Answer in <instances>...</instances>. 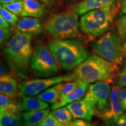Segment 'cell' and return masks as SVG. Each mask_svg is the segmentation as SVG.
<instances>
[{
	"label": "cell",
	"mask_w": 126,
	"mask_h": 126,
	"mask_svg": "<svg viewBox=\"0 0 126 126\" xmlns=\"http://www.w3.org/2000/svg\"><path fill=\"white\" fill-rule=\"evenodd\" d=\"M79 29L78 14L72 11L53 15L46 25L47 32L59 39L74 38L78 35Z\"/></svg>",
	"instance_id": "5"
},
{
	"label": "cell",
	"mask_w": 126,
	"mask_h": 126,
	"mask_svg": "<svg viewBox=\"0 0 126 126\" xmlns=\"http://www.w3.org/2000/svg\"><path fill=\"white\" fill-rule=\"evenodd\" d=\"M16 29L18 31L31 36H38L43 33L46 25L39 18L25 16L18 20Z\"/></svg>",
	"instance_id": "12"
},
{
	"label": "cell",
	"mask_w": 126,
	"mask_h": 126,
	"mask_svg": "<svg viewBox=\"0 0 126 126\" xmlns=\"http://www.w3.org/2000/svg\"><path fill=\"white\" fill-rule=\"evenodd\" d=\"M0 113H2L8 116H16L20 114V111L19 104H17L13 100L7 106L5 107L4 109L0 110Z\"/></svg>",
	"instance_id": "23"
},
{
	"label": "cell",
	"mask_w": 126,
	"mask_h": 126,
	"mask_svg": "<svg viewBox=\"0 0 126 126\" xmlns=\"http://www.w3.org/2000/svg\"><path fill=\"white\" fill-rule=\"evenodd\" d=\"M65 106L71 111L74 119H84L90 122L94 115V107L84 98L72 102Z\"/></svg>",
	"instance_id": "11"
},
{
	"label": "cell",
	"mask_w": 126,
	"mask_h": 126,
	"mask_svg": "<svg viewBox=\"0 0 126 126\" xmlns=\"http://www.w3.org/2000/svg\"><path fill=\"white\" fill-rule=\"evenodd\" d=\"M74 80L77 81L74 74L61 76L24 79L19 83V95L22 97L37 96L55 85Z\"/></svg>",
	"instance_id": "8"
},
{
	"label": "cell",
	"mask_w": 126,
	"mask_h": 126,
	"mask_svg": "<svg viewBox=\"0 0 126 126\" xmlns=\"http://www.w3.org/2000/svg\"><path fill=\"white\" fill-rule=\"evenodd\" d=\"M120 98L122 108L124 111H126V88H121L120 90Z\"/></svg>",
	"instance_id": "32"
},
{
	"label": "cell",
	"mask_w": 126,
	"mask_h": 126,
	"mask_svg": "<svg viewBox=\"0 0 126 126\" xmlns=\"http://www.w3.org/2000/svg\"><path fill=\"white\" fill-rule=\"evenodd\" d=\"M47 46L60 67L67 71L76 68L88 57L87 47L81 38L54 39Z\"/></svg>",
	"instance_id": "2"
},
{
	"label": "cell",
	"mask_w": 126,
	"mask_h": 126,
	"mask_svg": "<svg viewBox=\"0 0 126 126\" xmlns=\"http://www.w3.org/2000/svg\"><path fill=\"white\" fill-rule=\"evenodd\" d=\"M22 116L19 114L16 116H8L0 113V126H20L22 124Z\"/></svg>",
	"instance_id": "21"
},
{
	"label": "cell",
	"mask_w": 126,
	"mask_h": 126,
	"mask_svg": "<svg viewBox=\"0 0 126 126\" xmlns=\"http://www.w3.org/2000/svg\"><path fill=\"white\" fill-rule=\"evenodd\" d=\"M46 5L51 8H54L59 4V0H37Z\"/></svg>",
	"instance_id": "33"
},
{
	"label": "cell",
	"mask_w": 126,
	"mask_h": 126,
	"mask_svg": "<svg viewBox=\"0 0 126 126\" xmlns=\"http://www.w3.org/2000/svg\"><path fill=\"white\" fill-rule=\"evenodd\" d=\"M69 1H78V0H69Z\"/></svg>",
	"instance_id": "40"
},
{
	"label": "cell",
	"mask_w": 126,
	"mask_h": 126,
	"mask_svg": "<svg viewBox=\"0 0 126 126\" xmlns=\"http://www.w3.org/2000/svg\"><path fill=\"white\" fill-rule=\"evenodd\" d=\"M10 23L2 16L0 15V28H9Z\"/></svg>",
	"instance_id": "35"
},
{
	"label": "cell",
	"mask_w": 126,
	"mask_h": 126,
	"mask_svg": "<svg viewBox=\"0 0 126 126\" xmlns=\"http://www.w3.org/2000/svg\"><path fill=\"white\" fill-rule=\"evenodd\" d=\"M64 126H94V125L90 122L84 120V119H79L72 121L68 124H64Z\"/></svg>",
	"instance_id": "30"
},
{
	"label": "cell",
	"mask_w": 126,
	"mask_h": 126,
	"mask_svg": "<svg viewBox=\"0 0 126 126\" xmlns=\"http://www.w3.org/2000/svg\"><path fill=\"white\" fill-rule=\"evenodd\" d=\"M52 114L60 122L63 124H66L72 122V115L67 107H61L57 109L53 110L51 112Z\"/></svg>",
	"instance_id": "20"
},
{
	"label": "cell",
	"mask_w": 126,
	"mask_h": 126,
	"mask_svg": "<svg viewBox=\"0 0 126 126\" xmlns=\"http://www.w3.org/2000/svg\"><path fill=\"white\" fill-rule=\"evenodd\" d=\"M6 71H7V70L5 69V67L4 64L1 63V70H0V76H2V75L7 74H6Z\"/></svg>",
	"instance_id": "37"
},
{
	"label": "cell",
	"mask_w": 126,
	"mask_h": 126,
	"mask_svg": "<svg viewBox=\"0 0 126 126\" xmlns=\"http://www.w3.org/2000/svg\"><path fill=\"white\" fill-rule=\"evenodd\" d=\"M111 86L108 81H99L89 85L83 98L94 107V115L100 117L110 106Z\"/></svg>",
	"instance_id": "9"
},
{
	"label": "cell",
	"mask_w": 126,
	"mask_h": 126,
	"mask_svg": "<svg viewBox=\"0 0 126 126\" xmlns=\"http://www.w3.org/2000/svg\"><path fill=\"white\" fill-rule=\"evenodd\" d=\"M123 39L119 34L108 32L92 44V49L96 54L119 65L123 61L125 51Z\"/></svg>",
	"instance_id": "6"
},
{
	"label": "cell",
	"mask_w": 126,
	"mask_h": 126,
	"mask_svg": "<svg viewBox=\"0 0 126 126\" xmlns=\"http://www.w3.org/2000/svg\"><path fill=\"white\" fill-rule=\"evenodd\" d=\"M17 1H20V0H0V2H1V4H9V3H11Z\"/></svg>",
	"instance_id": "38"
},
{
	"label": "cell",
	"mask_w": 126,
	"mask_h": 126,
	"mask_svg": "<svg viewBox=\"0 0 126 126\" xmlns=\"http://www.w3.org/2000/svg\"><path fill=\"white\" fill-rule=\"evenodd\" d=\"M117 85L120 88H126V64L118 75Z\"/></svg>",
	"instance_id": "29"
},
{
	"label": "cell",
	"mask_w": 126,
	"mask_h": 126,
	"mask_svg": "<svg viewBox=\"0 0 126 126\" xmlns=\"http://www.w3.org/2000/svg\"><path fill=\"white\" fill-rule=\"evenodd\" d=\"M19 106L20 112L45 110L48 109L49 107L48 103L33 96L23 97L22 100L19 104Z\"/></svg>",
	"instance_id": "18"
},
{
	"label": "cell",
	"mask_w": 126,
	"mask_h": 126,
	"mask_svg": "<svg viewBox=\"0 0 126 126\" xmlns=\"http://www.w3.org/2000/svg\"><path fill=\"white\" fill-rule=\"evenodd\" d=\"M116 11V5L112 4L86 12L80 19V29L83 33L93 37L102 35L109 28Z\"/></svg>",
	"instance_id": "4"
},
{
	"label": "cell",
	"mask_w": 126,
	"mask_h": 126,
	"mask_svg": "<svg viewBox=\"0 0 126 126\" xmlns=\"http://www.w3.org/2000/svg\"><path fill=\"white\" fill-rule=\"evenodd\" d=\"M0 92L14 99L19 94V88L13 77L5 74L0 77Z\"/></svg>",
	"instance_id": "16"
},
{
	"label": "cell",
	"mask_w": 126,
	"mask_h": 126,
	"mask_svg": "<svg viewBox=\"0 0 126 126\" xmlns=\"http://www.w3.org/2000/svg\"><path fill=\"white\" fill-rule=\"evenodd\" d=\"M14 99L10 98L7 96L1 94H0V110L4 109L5 107L7 106Z\"/></svg>",
	"instance_id": "31"
},
{
	"label": "cell",
	"mask_w": 126,
	"mask_h": 126,
	"mask_svg": "<svg viewBox=\"0 0 126 126\" xmlns=\"http://www.w3.org/2000/svg\"><path fill=\"white\" fill-rule=\"evenodd\" d=\"M0 13H1V15L12 26H15L16 23L18 22V18L17 15L12 13L5 8L3 7L2 5H1V7H0Z\"/></svg>",
	"instance_id": "26"
},
{
	"label": "cell",
	"mask_w": 126,
	"mask_h": 126,
	"mask_svg": "<svg viewBox=\"0 0 126 126\" xmlns=\"http://www.w3.org/2000/svg\"><path fill=\"white\" fill-rule=\"evenodd\" d=\"M59 64L51 50L43 44L34 45L31 68L34 75L42 78L54 77L59 71Z\"/></svg>",
	"instance_id": "7"
},
{
	"label": "cell",
	"mask_w": 126,
	"mask_h": 126,
	"mask_svg": "<svg viewBox=\"0 0 126 126\" xmlns=\"http://www.w3.org/2000/svg\"><path fill=\"white\" fill-rule=\"evenodd\" d=\"M118 66L97 54L88 57L75 68L77 81L83 83H95L99 81L111 82L118 70Z\"/></svg>",
	"instance_id": "3"
},
{
	"label": "cell",
	"mask_w": 126,
	"mask_h": 126,
	"mask_svg": "<svg viewBox=\"0 0 126 126\" xmlns=\"http://www.w3.org/2000/svg\"><path fill=\"white\" fill-rule=\"evenodd\" d=\"M124 51H125V56L126 57V42L124 44Z\"/></svg>",
	"instance_id": "39"
},
{
	"label": "cell",
	"mask_w": 126,
	"mask_h": 126,
	"mask_svg": "<svg viewBox=\"0 0 126 126\" xmlns=\"http://www.w3.org/2000/svg\"><path fill=\"white\" fill-rule=\"evenodd\" d=\"M120 88L117 85L112 86L109 108L99 117L103 121L106 126H116L117 120L124 113L120 98Z\"/></svg>",
	"instance_id": "10"
},
{
	"label": "cell",
	"mask_w": 126,
	"mask_h": 126,
	"mask_svg": "<svg viewBox=\"0 0 126 126\" xmlns=\"http://www.w3.org/2000/svg\"><path fill=\"white\" fill-rule=\"evenodd\" d=\"M79 82H79L78 81H75V80H74V81H68L67 82H64V84H63L62 92H61L60 96L59 98L58 99L57 102L60 101L63 97H65L67 94H68L69 93H70L72 91H73L78 85Z\"/></svg>",
	"instance_id": "25"
},
{
	"label": "cell",
	"mask_w": 126,
	"mask_h": 126,
	"mask_svg": "<svg viewBox=\"0 0 126 126\" xmlns=\"http://www.w3.org/2000/svg\"><path fill=\"white\" fill-rule=\"evenodd\" d=\"M13 34V29L11 28H0V44L1 46L5 45Z\"/></svg>",
	"instance_id": "28"
},
{
	"label": "cell",
	"mask_w": 126,
	"mask_h": 126,
	"mask_svg": "<svg viewBox=\"0 0 126 126\" xmlns=\"http://www.w3.org/2000/svg\"><path fill=\"white\" fill-rule=\"evenodd\" d=\"M37 126H64V124L60 122L51 113H50Z\"/></svg>",
	"instance_id": "27"
},
{
	"label": "cell",
	"mask_w": 126,
	"mask_h": 126,
	"mask_svg": "<svg viewBox=\"0 0 126 126\" xmlns=\"http://www.w3.org/2000/svg\"><path fill=\"white\" fill-rule=\"evenodd\" d=\"M32 36L17 31L5 44L3 55L11 73L16 78L28 79L33 48Z\"/></svg>",
	"instance_id": "1"
},
{
	"label": "cell",
	"mask_w": 126,
	"mask_h": 126,
	"mask_svg": "<svg viewBox=\"0 0 126 126\" xmlns=\"http://www.w3.org/2000/svg\"><path fill=\"white\" fill-rule=\"evenodd\" d=\"M116 126H126V113H123L119 118Z\"/></svg>",
	"instance_id": "34"
},
{
	"label": "cell",
	"mask_w": 126,
	"mask_h": 126,
	"mask_svg": "<svg viewBox=\"0 0 126 126\" xmlns=\"http://www.w3.org/2000/svg\"><path fill=\"white\" fill-rule=\"evenodd\" d=\"M89 87V84L80 82L76 88L70 93L67 94L60 101H58L52 105L51 110H55L61 107L67 106L68 104L77 101L82 99L87 92Z\"/></svg>",
	"instance_id": "14"
},
{
	"label": "cell",
	"mask_w": 126,
	"mask_h": 126,
	"mask_svg": "<svg viewBox=\"0 0 126 126\" xmlns=\"http://www.w3.org/2000/svg\"><path fill=\"white\" fill-rule=\"evenodd\" d=\"M118 34L123 40H126V14L120 17L116 20Z\"/></svg>",
	"instance_id": "24"
},
{
	"label": "cell",
	"mask_w": 126,
	"mask_h": 126,
	"mask_svg": "<svg viewBox=\"0 0 126 126\" xmlns=\"http://www.w3.org/2000/svg\"><path fill=\"white\" fill-rule=\"evenodd\" d=\"M64 83H60L51 86L37 96V98L48 104H53L57 101L62 92Z\"/></svg>",
	"instance_id": "19"
},
{
	"label": "cell",
	"mask_w": 126,
	"mask_h": 126,
	"mask_svg": "<svg viewBox=\"0 0 126 126\" xmlns=\"http://www.w3.org/2000/svg\"><path fill=\"white\" fill-rule=\"evenodd\" d=\"M23 11L21 16L23 17H32L43 18L48 15L49 11L47 5L37 0H23Z\"/></svg>",
	"instance_id": "13"
},
{
	"label": "cell",
	"mask_w": 126,
	"mask_h": 126,
	"mask_svg": "<svg viewBox=\"0 0 126 126\" xmlns=\"http://www.w3.org/2000/svg\"><path fill=\"white\" fill-rule=\"evenodd\" d=\"M50 113L48 109L25 111L22 115L23 125L24 126H37Z\"/></svg>",
	"instance_id": "17"
},
{
	"label": "cell",
	"mask_w": 126,
	"mask_h": 126,
	"mask_svg": "<svg viewBox=\"0 0 126 126\" xmlns=\"http://www.w3.org/2000/svg\"><path fill=\"white\" fill-rule=\"evenodd\" d=\"M116 0H83L70 7L71 11L75 13L83 15L86 12L105 6L114 4Z\"/></svg>",
	"instance_id": "15"
},
{
	"label": "cell",
	"mask_w": 126,
	"mask_h": 126,
	"mask_svg": "<svg viewBox=\"0 0 126 126\" xmlns=\"http://www.w3.org/2000/svg\"><path fill=\"white\" fill-rule=\"evenodd\" d=\"M122 5H121V11L124 14H126V0H122Z\"/></svg>",
	"instance_id": "36"
},
{
	"label": "cell",
	"mask_w": 126,
	"mask_h": 126,
	"mask_svg": "<svg viewBox=\"0 0 126 126\" xmlns=\"http://www.w3.org/2000/svg\"><path fill=\"white\" fill-rule=\"evenodd\" d=\"M20 126H23V124H22V125H20Z\"/></svg>",
	"instance_id": "41"
},
{
	"label": "cell",
	"mask_w": 126,
	"mask_h": 126,
	"mask_svg": "<svg viewBox=\"0 0 126 126\" xmlns=\"http://www.w3.org/2000/svg\"><path fill=\"white\" fill-rule=\"evenodd\" d=\"M23 0L15 1V2L9 3V4H1L3 7L5 8L8 10L16 15H19L22 14L23 9Z\"/></svg>",
	"instance_id": "22"
}]
</instances>
